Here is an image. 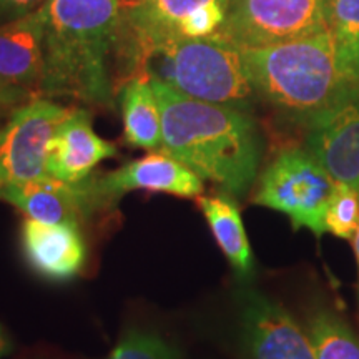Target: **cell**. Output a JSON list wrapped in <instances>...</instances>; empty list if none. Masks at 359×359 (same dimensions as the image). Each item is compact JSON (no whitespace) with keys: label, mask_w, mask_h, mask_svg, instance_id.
<instances>
[{"label":"cell","mask_w":359,"mask_h":359,"mask_svg":"<svg viewBox=\"0 0 359 359\" xmlns=\"http://www.w3.org/2000/svg\"><path fill=\"white\" fill-rule=\"evenodd\" d=\"M161 111V151L235 198L258 178L263 142L248 110L201 102L151 80Z\"/></svg>","instance_id":"cell-1"},{"label":"cell","mask_w":359,"mask_h":359,"mask_svg":"<svg viewBox=\"0 0 359 359\" xmlns=\"http://www.w3.org/2000/svg\"><path fill=\"white\" fill-rule=\"evenodd\" d=\"M123 0H47L40 97L114 107L111 74Z\"/></svg>","instance_id":"cell-2"},{"label":"cell","mask_w":359,"mask_h":359,"mask_svg":"<svg viewBox=\"0 0 359 359\" xmlns=\"http://www.w3.org/2000/svg\"><path fill=\"white\" fill-rule=\"evenodd\" d=\"M243 55L259 100L304 122L349 90L359 88L341 64L330 29L288 42L243 48Z\"/></svg>","instance_id":"cell-3"},{"label":"cell","mask_w":359,"mask_h":359,"mask_svg":"<svg viewBox=\"0 0 359 359\" xmlns=\"http://www.w3.org/2000/svg\"><path fill=\"white\" fill-rule=\"evenodd\" d=\"M140 74L195 100L250 110L257 100L243 48L213 34L172 37L143 53Z\"/></svg>","instance_id":"cell-4"},{"label":"cell","mask_w":359,"mask_h":359,"mask_svg":"<svg viewBox=\"0 0 359 359\" xmlns=\"http://www.w3.org/2000/svg\"><path fill=\"white\" fill-rule=\"evenodd\" d=\"M230 0H133L125 4L116 29V82L140 75L143 53L172 37H210L224 24Z\"/></svg>","instance_id":"cell-5"},{"label":"cell","mask_w":359,"mask_h":359,"mask_svg":"<svg viewBox=\"0 0 359 359\" xmlns=\"http://www.w3.org/2000/svg\"><path fill=\"white\" fill-rule=\"evenodd\" d=\"M336 183L306 147L278 154L258 177L253 203L290 218L293 230L326 233V210Z\"/></svg>","instance_id":"cell-6"},{"label":"cell","mask_w":359,"mask_h":359,"mask_svg":"<svg viewBox=\"0 0 359 359\" xmlns=\"http://www.w3.org/2000/svg\"><path fill=\"white\" fill-rule=\"evenodd\" d=\"M323 30H327V0H230L217 35L241 48H253Z\"/></svg>","instance_id":"cell-7"},{"label":"cell","mask_w":359,"mask_h":359,"mask_svg":"<svg viewBox=\"0 0 359 359\" xmlns=\"http://www.w3.org/2000/svg\"><path fill=\"white\" fill-rule=\"evenodd\" d=\"M69 110L43 97L13 109L0 127V187L48 177V143Z\"/></svg>","instance_id":"cell-8"},{"label":"cell","mask_w":359,"mask_h":359,"mask_svg":"<svg viewBox=\"0 0 359 359\" xmlns=\"http://www.w3.org/2000/svg\"><path fill=\"white\" fill-rule=\"evenodd\" d=\"M87 180L100 213L114 210L130 191L143 190L180 198H198L205 190L198 175L161 150L128 161L114 172L92 173Z\"/></svg>","instance_id":"cell-9"},{"label":"cell","mask_w":359,"mask_h":359,"mask_svg":"<svg viewBox=\"0 0 359 359\" xmlns=\"http://www.w3.org/2000/svg\"><path fill=\"white\" fill-rule=\"evenodd\" d=\"M240 339L246 359H318L308 331L280 303L255 290L241 294Z\"/></svg>","instance_id":"cell-10"},{"label":"cell","mask_w":359,"mask_h":359,"mask_svg":"<svg viewBox=\"0 0 359 359\" xmlns=\"http://www.w3.org/2000/svg\"><path fill=\"white\" fill-rule=\"evenodd\" d=\"M306 147L334 183L359 188V88L306 120Z\"/></svg>","instance_id":"cell-11"},{"label":"cell","mask_w":359,"mask_h":359,"mask_svg":"<svg viewBox=\"0 0 359 359\" xmlns=\"http://www.w3.org/2000/svg\"><path fill=\"white\" fill-rule=\"evenodd\" d=\"M87 178L79 183H67L48 175L37 180L7 183L0 187V200L37 222L82 226L100 213Z\"/></svg>","instance_id":"cell-12"},{"label":"cell","mask_w":359,"mask_h":359,"mask_svg":"<svg viewBox=\"0 0 359 359\" xmlns=\"http://www.w3.org/2000/svg\"><path fill=\"white\" fill-rule=\"evenodd\" d=\"M45 11L0 24V87L22 103L40 97L43 79Z\"/></svg>","instance_id":"cell-13"},{"label":"cell","mask_w":359,"mask_h":359,"mask_svg":"<svg viewBox=\"0 0 359 359\" xmlns=\"http://www.w3.org/2000/svg\"><path fill=\"white\" fill-rule=\"evenodd\" d=\"M116 155L114 143L103 140L93 130L92 115L85 109H70L48 143L47 175L79 183L90 177L100 161Z\"/></svg>","instance_id":"cell-14"},{"label":"cell","mask_w":359,"mask_h":359,"mask_svg":"<svg viewBox=\"0 0 359 359\" xmlns=\"http://www.w3.org/2000/svg\"><path fill=\"white\" fill-rule=\"evenodd\" d=\"M22 248L30 268L53 283L77 278L88 257L80 226L47 224L32 218H27L22 224Z\"/></svg>","instance_id":"cell-15"},{"label":"cell","mask_w":359,"mask_h":359,"mask_svg":"<svg viewBox=\"0 0 359 359\" xmlns=\"http://www.w3.org/2000/svg\"><path fill=\"white\" fill-rule=\"evenodd\" d=\"M123 138L130 147L148 151L161 148V111L156 93L145 74L135 75L120 88Z\"/></svg>","instance_id":"cell-16"},{"label":"cell","mask_w":359,"mask_h":359,"mask_svg":"<svg viewBox=\"0 0 359 359\" xmlns=\"http://www.w3.org/2000/svg\"><path fill=\"white\" fill-rule=\"evenodd\" d=\"M198 206L231 268L240 276H248L255 259L235 196L224 191L198 196Z\"/></svg>","instance_id":"cell-17"},{"label":"cell","mask_w":359,"mask_h":359,"mask_svg":"<svg viewBox=\"0 0 359 359\" xmlns=\"http://www.w3.org/2000/svg\"><path fill=\"white\" fill-rule=\"evenodd\" d=\"M306 331L318 359H359L358 334L333 309L313 311Z\"/></svg>","instance_id":"cell-18"},{"label":"cell","mask_w":359,"mask_h":359,"mask_svg":"<svg viewBox=\"0 0 359 359\" xmlns=\"http://www.w3.org/2000/svg\"><path fill=\"white\" fill-rule=\"evenodd\" d=\"M327 29L341 64L359 87V0H327Z\"/></svg>","instance_id":"cell-19"},{"label":"cell","mask_w":359,"mask_h":359,"mask_svg":"<svg viewBox=\"0 0 359 359\" xmlns=\"http://www.w3.org/2000/svg\"><path fill=\"white\" fill-rule=\"evenodd\" d=\"M107 359H180V353L155 331L130 327Z\"/></svg>","instance_id":"cell-20"},{"label":"cell","mask_w":359,"mask_h":359,"mask_svg":"<svg viewBox=\"0 0 359 359\" xmlns=\"http://www.w3.org/2000/svg\"><path fill=\"white\" fill-rule=\"evenodd\" d=\"M359 226V188L336 183L326 210V233L353 241Z\"/></svg>","instance_id":"cell-21"},{"label":"cell","mask_w":359,"mask_h":359,"mask_svg":"<svg viewBox=\"0 0 359 359\" xmlns=\"http://www.w3.org/2000/svg\"><path fill=\"white\" fill-rule=\"evenodd\" d=\"M47 0H0V24L12 22L37 12Z\"/></svg>","instance_id":"cell-22"},{"label":"cell","mask_w":359,"mask_h":359,"mask_svg":"<svg viewBox=\"0 0 359 359\" xmlns=\"http://www.w3.org/2000/svg\"><path fill=\"white\" fill-rule=\"evenodd\" d=\"M22 102L17 98L13 93L8 92L4 87H0V109H6V107H19Z\"/></svg>","instance_id":"cell-23"},{"label":"cell","mask_w":359,"mask_h":359,"mask_svg":"<svg viewBox=\"0 0 359 359\" xmlns=\"http://www.w3.org/2000/svg\"><path fill=\"white\" fill-rule=\"evenodd\" d=\"M12 351V341L11 336L7 334L6 327L0 325V359L6 358Z\"/></svg>","instance_id":"cell-24"},{"label":"cell","mask_w":359,"mask_h":359,"mask_svg":"<svg viewBox=\"0 0 359 359\" xmlns=\"http://www.w3.org/2000/svg\"><path fill=\"white\" fill-rule=\"evenodd\" d=\"M353 246H354V255H356V263H358V278H359V226L356 230V235L353 238ZM358 298H359V281H358Z\"/></svg>","instance_id":"cell-25"},{"label":"cell","mask_w":359,"mask_h":359,"mask_svg":"<svg viewBox=\"0 0 359 359\" xmlns=\"http://www.w3.org/2000/svg\"><path fill=\"white\" fill-rule=\"evenodd\" d=\"M133 2V0H123V6H125V4H132Z\"/></svg>","instance_id":"cell-26"}]
</instances>
